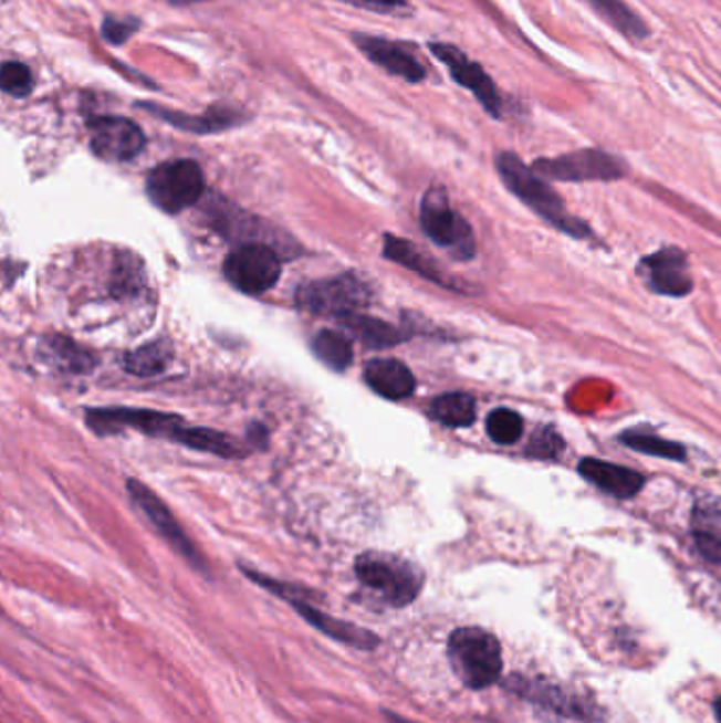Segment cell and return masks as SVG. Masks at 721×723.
Listing matches in <instances>:
<instances>
[{
	"label": "cell",
	"mask_w": 721,
	"mask_h": 723,
	"mask_svg": "<svg viewBox=\"0 0 721 723\" xmlns=\"http://www.w3.org/2000/svg\"><path fill=\"white\" fill-rule=\"evenodd\" d=\"M495 168L500 178L504 180L510 193L516 195L527 208H531L537 217L546 218L553 222L556 229L574 235L584 238L588 233L586 224L577 218H572L565 212L563 199L554 193L553 187L542 178L535 169L527 166L519 155L514 153H500L495 157Z\"/></svg>",
	"instance_id": "1"
},
{
	"label": "cell",
	"mask_w": 721,
	"mask_h": 723,
	"mask_svg": "<svg viewBox=\"0 0 721 723\" xmlns=\"http://www.w3.org/2000/svg\"><path fill=\"white\" fill-rule=\"evenodd\" d=\"M354 572L368 593L394 609L415 601L426 581L415 563L387 553H364L356 558Z\"/></svg>",
	"instance_id": "2"
},
{
	"label": "cell",
	"mask_w": 721,
	"mask_h": 723,
	"mask_svg": "<svg viewBox=\"0 0 721 723\" xmlns=\"http://www.w3.org/2000/svg\"><path fill=\"white\" fill-rule=\"evenodd\" d=\"M447 653L453 673L470 690H484L502 675V646L484 628L463 627L453 630Z\"/></svg>",
	"instance_id": "3"
},
{
	"label": "cell",
	"mask_w": 721,
	"mask_h": 723,
	"mask_svg": "<svg viewBox=\"0 0 721 723\" xmlns=\"http://www.w3.org/2000/svg\"><path fill=\"white\" fill-rule=\"evenodd\" d=\"M241 569H243V574L252 579V581H257L259 586H263L269 593H273L280 599L290 602L292 609L307 625H312L315 630H320L322 635L335 639L338 643H345L349 648H356V650L373 651L382 646V637L375 635L373 630L358 627V625H352V622H345V620H338L335 616H331V614L313 607L305 590L292 588L289 584L278 581V579L267 578V576L254 572V569H245V567H241Z\"/></svg>",
	"instance_id": "4"
},
{
	"label": "cell",
	"mask_w": 721,
	"mask_h": 723,
	"mask_svg": "<svg viewBox=\"0 0 721 723\" xmlns=\"http://www.w3.org/2000/svg\"><path fill=\"white\" fill-rule=\"evenodd\" d=\"M203 171L191 159L166 161L148 171L146 195L166 214H180L203 195Z\"/></svg>",
	"instance_id": "5"
},
{
	"label": "cell",
	"mask_w": 721,
	"mask_h": 723,
	"mask_svg": "<svg viewBox=\"0 0 721 723\" xmlns=\"http://www.w3.org/2000/svg\"><path fill=\"white\" fill-rule=\"evenodd\" d=\"M531 168L542 178L561 182H612L628 174L625 159L603 148H579L567 155L544 157Z\"/></svg>",
	"instance_id": "6"
},
{
	"label": "cell",
	"mask_w": 721,
	"mask_h": 723,
	"mask_svg": "<svg viewBox=\"0 0 721 723\" xmlns=\"http://www.w3.org/2000/svg\"><path fill=\"white\" fill-rule=\"evenodd\" d=\"M419 220L424 233L440 248H447L457 259L468 261L474 256L477 252L474 233L466 222V218L459 217L451 208L445 189L433 187L424 195Z\"/></svg>",
	"instance_id": "7"
},
{
	"label": "cell",
	"mask_w": 721,
	"mask_h": 723,
	"mask_svg": "<svg viewBox=\"0 0 721 723\" xmlns=\"http://www.w3.org/2000/svg\"><path fill=\"white\" fill-rule=\"evenodd\" d=\"M296 301L299 307L307 314L345 319L349 315L358 314L362 307L368 305V290L360 280L345 275V277L312 282L299 289Z\"/></svg>",
	"instance_id": "8"
},
{
	"label": "cell",
	"mask_w": 721,
	"mask_h": 723,
	"mask_svg": "<svg viewBox=\"0 0 721 723\" xmlns=\"http://www.w3.org/2000/svg\"><path fill=\"white\" fill-rule=\"evenodd\" d=\"M224 275L245 294H263L273 289L282 275V261L263 243H243L224 261Z\"/></svg>",
	"instance_id": "9"
},
{
	"label": "cell",
	"mask_w": 721,
	"mask_h": 723,
	"mask_svg": "<svg viewBox=\"0 0 721 723\" xmlns=\"http://www.w3.org/2000/svg\"><path fill=\"white\" fill-rule=\"evenodd\" d=\"M430 51L447 66L449 74L453 76L457 85L472 92L474 97L481 102L482 108L493 117H504V99L500 90L495 87L493 78L482 69L479 62L470 60L461 49L449 43H430Z\"/></svg>",
	"instance_id": "10"
},
{
	"label": "cell",
	"mask_w": 721,
	"mask_h": 723,
	"mask_svg": "<svg viewBox=\"0 0 721 723\" xmlns=\"http://www.w3.org/2000/svg\"><path fill=\"white\" fill-rule=\"evenodd\" d=\"M87 426L96 434H115L123 428L138 430L143 434L157 438H171L185 428V421L178 415L143 409H92L87 410Z\"/></svg>",
	"instance_id": "11"
},
{
	"label": "cell",
	"mask_w": 721,
	"mask_h": 723,
	"mask_svg": "<svg viewBox=\"0 0 721 723\" xmlns=\"http://www.w3.org/2000/svg\"><path fill=\"white\" fill-rule=\"evenodd\" d=\"M127 491L132 495V502L143 510L148 523L168 542L169 546L187 563H191L197 572H208L203 556L199 555V551L195 548V544L178 525V521L174 518V514L169 512L166 504L148 486L136 479L127 482Z\"/></svg>",
	"instance_id": "12"
},
{
	"label": "cell",
	"mask_w": 721,
	"mask_h": 723,
	"mask_svg": "<svg viewBox=\"0 0 721 723\" xmlns=\"http://www.w3.org/2000/svg\"><path fill=\"white\" fill-rule=\"evenodd\" d=\"M143 129L125 117H97L90 120L92 153L113 164H123L138 157L145 148Z\"/></svg>",
	"instance_id": "13"
},
{
	"label": "cell",
	"mask_w": 721,
	"mask_h": 723,
	"mask_svg": "<svg viewBox=\"0 0 721 723\" xmlns=\"http://www.w3.org/2000/svg\"><path fill=\"white\" fill-rule=\"evenodd\" d=\"M354 43L373 64L384 69L385 73L400 76L409 83H421L428 76L426 64L407 43L368 34H354Z\"/></svg>",
	"instance_id": "14"
},
{
	"label": "cell",
	"mask_w": 721,
	"mask_h": 723,
	"mask_svg": "<svg viewBox=\"0 0 721 723\" xmlns=\"http://www.w3.org/2000/svg\"><path fill=\"white\" fill-rule=\"evenodd\" d=\"M649 289L665 296H688L694 282L688 273V256L679 248H665L641 263Z\"/></svg>",
	"instance_id": "15"
},
{
	"label": "cell",
	"mask_w": 721,
	"mask_h": 723,
	"mask_svg": "<svg viewBox=\"0 0 721 723\" xmlns=\"http://www.w3.org/2000/svg\"><path fill=\"white\" fill-rule=\"evenodd\" d=\"M577 472L586 481L593 482L595 486H599L602 491L609 493L612 497H618V500L635 497L646 484V479L639 472L625 468V465L603 461V459H582L577 465Z\"/></svg>",
	"instance_id": "16"
},
{
	"label": "cell",
	"mask_w": 721,
	"mask_h": 723,
	"mask_svg": "<svg viewBox=\"0 0 721 723\" xmlns=\"http://www.w3.org/2000/svg\"><path fill=\"white\" fill-rule=\"evenodd\" d=\"M364 381L387 400H405L415 391V377L409 366L391 358L366 362Z\"/></svg>",
	"instance_id": "17"
},
{
	"label": "cell",
	"mask_w": 721,
	"mask_h": 723,
	"mask_svg": "<svg viewBox=\"0 0 721 723\" xmlns=\"http://www.w3.org/2000/svg\"><path fill=\"white\" fill-rule=\"evenodd\" d=\"M140 108L155 115L157 119L166 120L169 125L178 127V129H187L192 134H212V132H222L229 129L233 125H238V113L233 111H224V108H215L206 115H182L176 111H169L164 106L157 104H140Z\"/></svg>",
	"instance_id": "18"
},
{
	"label": "cell",
	"mask_w": 721,
	"mask_h": 723,
	"mask_svg": "<svg viewBox=\"0 0 721 723\" xmlns=\"http://www.w3.org/2000/svg\"><path fill=\"white\" fill-rule=\"evenodd\" d=\"M602 20L625 34L626 39L644 41L649 36V25L625 0H584Z\"/></svg>",
	"instance_id": "19"
},
{
	"label": "cell",
	"mask_w": 721,
	"mask_h": 723,
	"mask_svg": "<svg viewBox=\"0 0 721 723\" xmlns=\"http://www.w3.org/2000/svg\"><path fill=\"white\" fill-rule=\"evenodd\" d=\"M692 531L698 551L711 563H721V510L713 506H700L692 516Z\"/></svg>",
	"instance_id": "20"
},
{
	"label": "cell",
	"mask_w": 721,
	"mask_h": 723,
	"mask_svg": "<svg viewBox=\"0 0 721 723\" xmlns=\"http://www.w3.org/2000/svg\"><path fill=\"white\" fill-rule=\"evenodd\" d=\"M433 419L449 428H468L477 419V400L470 394H442L430 407Z\"/></svg>",
	"instance_id": "21"
},
{
	"label": "cell",
	"mask_w": 721,
	"mask_h": 723,
	"mask_svg": "<svg viewBox=\"0 0 721 723\" xmlns=\"http://www.w3.org/2000/svg\"><path fill=\"white\" fill-rule=\"evenodd\" d=\"M171 360V347L166 340L148 343L140 349H134L125 356V370L136 377H155L168 368Z\"/></svg>",
	"instance_id": "22"
},
{
	"label": "cell",
	"mask_w": 721,
	"mask_h": 723,
	"mask_svg": "<svg viewBox=\"0 0 721 723\" xmlns=\"http://www.w3.org/2000/svg\"><path fill=\"white\" fill-rule=\"evenodd\" d=\"M176 440L191 447V449H197V451H206V453H212V455H220V458H238L241 455L240 444L229 438L227 434H220V432H215V430H203V428H182L178 434H176Z\"/></svg>",
	"instance_id": "23"
},
{
	"label": "cell",
	"mask_w": 721,
	"mask_h": 723,
	"mask_svg": "<svg viewBox=\"0 0 721 723\" xmlns=\"http://www.w3.org/2000/svg\"><path fill=\"white\" fill-rule=\"evenodd\" d=\"M313 354L333 370H345L354 360V347L349 338L337 331H322L312 340Z\"/></svg>",
	"instance_id": "24"
},
{
	"label": "cell",
	"mask_w": 721,
	"mask_h": 723,
	"mask_svg": "<svg viewBox=\"0 0 721 723\" xmlns=\"http://www.w3.org/2000/svg\"><path fill=\"white\" fill-rule=\"evenodd\" d=\"M343 322L370 347H391L407 338V335L398 333L394 326L379 322V319H373V317H366V315H349Z\"/></svg>",
	"instance_id": "25"
},
{
	"label": "cell",
	"mask_w": 721,
	"mask_h": 723,
	"mask_svg": "<svg viewBox=\"0 0 721 723\" xmlns=\"http://www.w3.org/2000/svg\"><path fill=\"white\" fill-rule=\"evenodd\" d=\"M620 440L625 442L626 447H630L633 451L646 453V455H654V458L675 459V461H683L686 459V449L679 442H671L665 440L660 436L646 434V432H626L620 436Z\"/></svg>",
	"instance_id": "26"
},
{
	"label": "cell",
	"mask_w": 721,
	"mask_h": 723,
	"mask_svg": "<svg viewBox=\"0 0 721 723\" xmlns=\"http://www.w3.org/2000/svg\"><path fill=\"white\" fill-rule=\"evenodd\" d=\"M385 256L394 259V261L400 263V265L409 266V269L417 271V273H421V275L428 277V280L442 282L440 275H438V271L428 263V259H424V256L412 248L410 241L398 240V238H394V235H387V238H385Z\"/></svg>",
	"instance_id": "27"
},
{
	"label": "cell",
	"mask_w": 721,
	"mask_h": 723,
	"mask_svg": "<svg viewBox=\"0 0 721 723\" xmlns=\"http://www.w3.org/2000/svg\"><path fill=\"white\" fill-rule=\"evenodd\" d=\"M525 430L523 417L510 409H495L487 417V434L498 444H514Z\"/></svg>",
	"instance_id": "28"
},
{
	"label": "cell",
	"mask_w": 721,
	"mask_h": 723,
	"mask_svg": "<svg viewBox=\"0 0 721 723\" xmlns=\"http://www.w3.org/2000/svg\"><path fill=\"white\" fill-rule=\"evenodd\" d=\"M0 87L7 96H30L34 87L30 69L22 62H4L0 69Z\"/></svg>",
	"instance_id": "29"
},
{
	"label": "cell",
	"mask_w": 721,
	"mask_h": 723,
	"mask_svg": "<svg viewBox=\"0 0 721 723\" xmlns=\"http://www.w3.org/2000/svg\"><path fill=\"white\" fill-rule=\"evenodd\" d=\"M140 30V20L136 18H115L106 15L102 22V39L111 45L127 43Z\"/></svg>",
	"instance_id": "30"
},
{
	"label": "cell",
	"mask_w": 721,
	"mask_h": 723,
	"mask_svg": "<svg viewBox=\"0 0 721 723\" xmlns=\"http://www.w3.org/2000/svg\"><path fill=\"white\" fill-rule=\"evenodd\" d=\"M561 451H563V440L551 428H544V430H540L537 434L531 438L530 455H533V458H556Z\"/></svg>",
	"instance_id": "31"
},
{
	"label": "cell",
	"mask_w": 721,
	"mask_h": 723,
	"mask_svg": "<svg viewBox=\"0 0 721 723\" xmlns=\"http://www.w3.org/2000/svg\"><path fill=\"white\" fill-rule=\"evenodd\" d=\"M358 7H366V9H375V11H394L400 7H407L409 0H349Z\"/></svg>",
	"instance_id": "32"
},
{
	"label": "cell",
	"mask_w": 721,
	"mask_h": 723,
	"mask_svg": "<svg viewBox=\"0 0 721 723\" xmlns=\"http://www.w3.org/2000/svg\"><path fill=\"white\" fill-rule=\"evenodd\" d=\"M384 717L387 720V723H417L410 722L407 717H400V715H396V713H391V711H384Z\"/></svg>",
	"instance_id": "33"
},
{
	"label": "cell",
	"mask_w": 721,
	"mask_h": 723,
	"mask_svg": "<svg viewBox=\"0 0 721 723\" xmlns=\"http://www.w3.org/2000/svg\"><path fill=\"white\" fill-rule=\"evenodd\" d=\"M174 7H187V4H197V2H208V0H166Z\"/></svg>",
	"instance_id": "34"
},
{
	"label": "cell",
	"mask_w": 721,
	"mask_h": 723,
	"mask_svg": "<svg viewBox=\"0 0 721 723\" xmlns=\"http://www.w3.org/2000/svg\"><path fill=\"white\" fill-rule=\"evenodd\" d=\"M715 715H718V720L721 722V699H718V702H715Z\"/></svg>",
	"instance_id": "35"
}]
</instances>
